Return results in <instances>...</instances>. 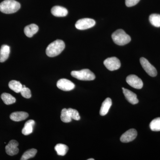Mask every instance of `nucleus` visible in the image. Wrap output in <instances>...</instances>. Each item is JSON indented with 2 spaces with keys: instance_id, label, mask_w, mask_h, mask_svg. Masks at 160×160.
<instances>
[{
  "instance_id": "4",
  "label": "nucleus",
  "mask_w": 160,
  "mask_h": 160,
  "mask_svg": "<svg viewBox=\"0 0 160 160\" xmlns=\"http://www.w3.org/2000/svg\"><path fill=\"white\" fill-rule=\"evenodd\" d=\"M71 75L73 78L82 81H92L95 79V75L89 69H83L79 71H72Z\"/></svg>"
},
{
  "instance_id": "13",
  "label": "nucleus",
  "mask_w": 160,
  "mask_h": 160,
  "mask_svg": "<svg viewBox=\"0 0 160 160\" xmlns=\"http://www.w3.org/2000/svg\"><path fill=\"white\" fill-rule=\"evenodd\" d=\"M52 14L57 17H63L66 16L68 11L66 8L60 6H55L51 9Z\"/></svg>"
},
{
  "instance_id": "10",
  "label": "nucleus",
  "mask_w": 160,
  "mask_h": 160,
  "mask_svg": "<svg viewBox=\"0 0 160 160\" xmlns=\"http://www.w3.org/2000/svg\"><path fill=\"white\" fill-rule=\"evenodd\" d=\"M137 131L136 129H129L122 135L120 138L121 142L123 143H128L133 141L137 136Z\"/></svg>"
},
{
  "instance_id": "18",
  "label": "nucleus",
  "mask_w": 160,
  "mask_h": 160,
  "mask_svg": "<svg viewBox=\"0 0 160 160\" xmlns=\"http://www.w3.org/2000/svg\"><path fill=\"white\" fill-rule=\"evenodd\" d=\"M35 124V122L33 120H29L26 122L22 130V134L25 135H28L32 133Z\"/></svg>"
},
{
  "instance_id": "24",
  "label": "nucleus",
  "mask_w": 160,
  "mask_h": 160,
  "mask_svg": "<svg viewBox=\"0 0 160 160\" xmlns=\"http://www.w3.org/2000/svg\"><path fill=\"white\" fill-rule=\"evenodd\" d=\"M37 150L36 149H32L26 151L21 158V160H27L29 158H33L36 154Z\"/></svg>"
},
{
  "instance_id": "26",
  "label": "nucleus",
  "mask_w": 160,
  "mask_h": 160,
  "mask_svg": "<svg viewBox=\"0 0 160 160\" xmlns=\"http://www.w3.org/2000/svg\"><path fill=\"white\" fill-rule=\"evenodd\" d=\"M69 115L70 116L72 119H74L76 121L80 120V116L78 112L76 109L69 108L67 109Z\"/></svg>"
},
{
  "instance_id": "7",
  "label": "nucleus",
  "mask_w": 160,
  "mask_h": 160,
  "mask_svg": "<svg viewBox=\"0 0 160 160\" xmlns=\"http://www.w3.org/2000/svg\"><path fill=\"white\" fill-rule=\"evenodd\" d=\"M104 64L106 68L110 71L117 70L121 66L120 60L116 57L108 58L104 61Z\"/></svg>"
},
{
  "instance_id": "17",
  "label": "nucleus",
  "mask_w": 160,
  "mask_h": 160,
  "mask_svg": "<svg viewBox=\"0 0 160 160\" xmlns=\"http://www.w3.org/2000/svg\"><path fill=\"white\" fill-rule=\"evenodd\" d=\"M39 30L38 26L34 24H32L26 26L24 29V32L26 36L31 38L36 34Z\"/></svg>"
},
{
  "instance_id": "11",
  "label": "nucleus",
  "mask_w": 160,
  "mask_h": 160,
  "mask_svg": "<svg viewBox=\"0 0 160 160\" xmlns=\"http://www.w3.org/2000/svg\"><path fill=\"white\" fill-rule=\"evenodd\" d=\"M18 142L16 140H12L6 146V151L7 154L10 156H13L17 154L19 152L18 148Z\"/></svg>"
},
{
  "instance_id": "23",
  "label": "nucleus",
  "mask_w": 160,
  "mask_h": 160,
  "mask_svg": "<svg viewBox=\"0 0 160 160\" xmlns=\"http://www.w3.org/2000/svg\"><path fill=\"white\" fill-rule=\"evenodd\" d=\"M149 126L152 131H160V118H156L152 120Z\"/></svg>"
},
{
  "instance_id": "12",
  "label": "nucleus",
  "mask_w": 160,
  "mask_h": 160,
  "mask_svg": "<svg viewBox=\"0 0 160 160\" xmlns=\"http://www.w3.org/2000/svg\"><path fill=\"white\" fill-rule=\"evenodd\" d=\"M122 89L124 96L129 103L132 105H135L138 103L139 101L137 98V96L135 93L124 88H122Z\"/></svg>"
},
{
  "instance_id": "8",
  "label": "nucleus",
  "mask_w": 160,
  "mask_h": 160,
  "mask_svg": "<svg viewBox=\"0 0 160 160\" xmlns=\"http://www.w3.org/2000/svg\"><path fill=\"white\" fill-rule=\"evenodd\" d=\"M126 82L135 89H141L143 87L142 81L135 75H130L126 78Z\"/></svg>"
},
{
  "instance_id": "16",
  "label": "nucleus",
  "mask_w": 160,
  "mask_h": 160,
  "mask_svg": "<svg viewBox=\"0 0 160 160\" xmlns=\"http://www.w3.org/2000/svg\"><path fill=\"white\" fill-rule=\"evenodd\" d=\"M10 52V47L8 45L2 46L0 49V62H4L8 59Z\"/></svg>"
},
{
  "instance_id": "5",
  "label": "nucleus",
  "mask_w": 160,
  "mask_h": 160,
  "mask_svg": "<svg viewBox=\"0 0 160 160\" xmlns=\"http://www.w3.org/2000/svg\"><path fill=\"white\" fill-rule=\"evenodd\" d=\"M95 20L91 18L81 19L77 22L75 27L79 30H85L93 27L95 25Z\"/></svg>"
},
{
  "instance_id": "27",
  "label": "nucleus",
  "mask_w": 160,
  "mask_h": 160,
  "mask_svg": "<svg viewBox=\"0 0 160 160\" xmlns=\"http://www.w3.org/2000/svg\"><path fill=\"white\" fill-rule=\"evenodd\" d=\"M20 92L22 96L26 98L29 99L31 97V91L29 88H27L25 86H23L22 89Z\"/></svg>"
},
{
  "instance_id": "29",
  "label": "nucleus",
  "mask_w": 160,
  "mask_h": 160,
  "mask_svg": "<svg viewBox=\"0 0 160 160\" xmlns=\"http://www.w3.org/2000/svg\"><path fill=\"white\" fill-rule=\"evenodd\" d=\"M94 159L93 158H91V159H88V160H94Z\"/></svg>"
},
{
  "instance_id": "14",
  "label": "nucleus",
  "mask_w": 160,
  "mask_h": 160,
  "mask_svg": "<svg viewBox=\"0 0 160 160\" xmlns=\"http://www.w3.org/2000/svg\"><path fill=\"white\" fill-rule=\"evenodd\" d=\"M29 117V114L25 112H15L10 115V118L14 122H20L26 119Z\"/></svg>"
},
{
  "instance_id": "1",
  "label": "nucleus",
  "mask_w": 160,
  "mask_h": 160,
  "mask_svg": "<svg viewBox=\"0 0 160 160\" xmlns=\"http://www.w3.org/2000/svg\"><path fill=\"white\" fill-rule=\"evenodd\" d=\"M65 48V42L61 40H57L48 46L46 53L49 57H55L59 55Z\"/></svg>"
},
{
  "instance_id": "25",
  "label": "nucleus",
  "mask_w": 160,
  "mask_h": 160,
  "mask_svg": "<svg viewBox=\"0 0 160 160\" xmlns=\"http://www.w3.org/2000/svg\"><path fill=\"white\" fill-rule=\"evenodd\" d=\"M61 120L65 123H69L71 122L72 118L69 115L68 110L64 108L62 110L61 115Z\"/></svg>"
},
{
  "instance_id": "28",
  "label": "nucleus",
  "mask_w": 160,
  "mask_h": 160,
  "mask_svg": "<svg viewBox=\"0 0 160 160\" xmlns=\"http://www.w3.org/2000/svg\"><path fill=\"white\" fill-rule=\"evenodd\" d=\"M140 0H126V5L127 7L135 6L140 2Z\"/></svg>"
},
{
  "instance_id": "19",
  "label": "nucleus",
  "mask_w": 160,
  "mask_h": 160,
  "mask_svg": "<svg viewBox=\"0 0 160 160\" xmlns=\"http://www.w3.org/2000/svg\"><path fill=\"white\" fill-rule=\"evenodd\" d=\"M9 86L11 90L17 93L20 92L23 88V86L20 82L15 80L10 81L9 83Z\"/></svg>"
},
{
  "instance_id": "2",
  "label": "nucleus",
  "mask_w": 160,
  "mask_h": 160,
  "mask_svg": "<svg viewBox=\"0 0 160 160\" xmlns=\"http://www.w3.org/2000/svg\"><path fill=\"white\" fill-rule=\"evenodd\" d=\"M21 8V5L15 0H5L0 3V11L6 14L16 12Z\"/></svg>"
},
{
  "instance_id": "9",
  "label": "nucleus",
  "mask_w": 160,
  "mask_h": 160,
  "mask_svg": "<svg viewBox=\"0 0 160 160\" xmlns=\"http://www.w3.org/2000/svg\"><path fill=\"white\" fill-rule=\"evenodd\" d=\"M57 86L58 89L65 91H71L75 88L74 83L66 79H61L58 81Z\"/></svg>"
},
{
  "instance_id": "21",
  "label": "nucleus",
  "mask_w": 160,
  "mask_h": 160,
  "mask_svg": "<svg viewBox=\"0 0 160 160\" xmlns=\"http://www.w3.org/2000/svg\"><path fill=\"white\" fill-rule=\"evenodd\" d=\"M1 98L6 105H9L13 104L16 102L15 98L11 94L8 93H3L1 95Z\"/></svg>"
},
{
  "instance_id": "22",
  "label": "nucleus",
  "mask_w": 160,
  "mask_h": 160,
  "mask_svg": "<svg viewBox=\"0 0 160 160\" xmlns=\"http://www.w3.org/2000/svg\"><path fill=\"white\" fill-rule=\"evenodd\" d=\"M149 21L152 26L156 27H160V15L152 14L149 16Z\"/></svg>"
},
{
  "instance_id": "6",
  "label": "nucleus",
  "mask_w": 160,
  "mask_h": 160,
  "mask_svg": "<svg viewBox=\"0 0 160 160\" xmlns=\"http://www.w3.org/2000/svg\"><path fill=\"white\" fill-rule=\"evenodd\" d=\"M140 62L142 67L149 75L152 77H155L157 75V69L146 59L141 58Z\"/></svg>"
},
{
  "instance_id": "3",
  "label": "nucleus",
  "mask_w": 160,
  "mask_h": 160,
  "mask_svg": "<svg viewBox=\"0 0 160 160\" xmlns=\"http://www.w3.org/2000/svg\"><path fill=\"white\" fill-rule=\"evenodd\" d=\"M112 38L113 42L118 46H124L131 41L130 37L122 29L115 31L112 35Z\"/></svg>"
},
{
  "instance_id": "20",
  "label": "nucleus",
  "mask_w": 160,
  "mask_h": 160,
  "mask_svg": "<svg viewBox=\"0 0 160 160\" xmlns=\"http://www.w3.org/2000/svg\"><path fill=\"white\" fill-rule=\"evenodd\" d=\"M54 149L57 152L58 154L62 156H65L69 150L68 146L63 144H57L55 146Z\"/></svg>"
},
{
  "instance_id": "15",
  "label": "nucleus",
  "mask_w": 160,
  "mask_h": 160,
  "mask_svg": "<svg viewBox=\"0 0 160 160\" xmlns=\"http://www.w3.org/2000/svg\"><path fill=\"white\" fill-rule=\"evenodd\" d=\"M112 105V102L111 99L109 98H106L102 104L100 110V114L102 116L107 114Z\"/></svg>"
}]
</instances>
